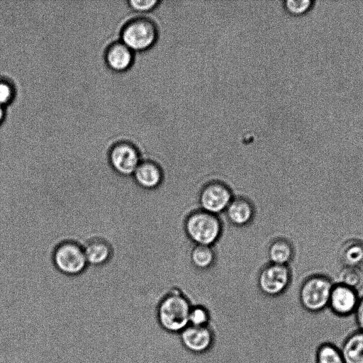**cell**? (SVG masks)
<instances>
[{"mask_svg":"<svg viewBox=\"0 0 363 363\" xmlns=\"http://www.w3.org/2000/svg\"><path fill=\"white\" fill-rule=\"evenodd\" d=\"M191 308L182 288L172 286L163 291L157 306L160 325L167 330L181 332L189 324Z\"/></svg>","mask_w":363,"mask_h":363,"instance_id":"obj_1","label":"cell"},{"mask_svg":"<svg viewBox=\"0 0 363 363\" xmlns=\"http://www.w3.org/2000/svg\"><path fill=\"white\" fill-rule=\"evenodd\" d=\"M184 229L194 245L213 246L222 235L223 223L218 216L199 208L186 216Z\"/></svg>","mask_w":363,"mask_h":363,"instance_id":"obj_2","label":"cell"},{"mask_svg":"<svg viewBox=\"0 0 363 363\" xmlns=\"http://www.w3.org/2000/svg\"><path fill=\"white\" fill-rule=\"evenodd\" d=\"M155 22L147 17L130 19L123 27L121 41L133 52L145 51L152 48L158 38Z\"/></svg>","mask_w":363,"mask_h":363,"instance_id":"obj_3","label":"cell"},{"mask_svg":"<svg viewBox=\"0 0 363 363\" xmlns=\"http://www.w3.org/2000/svg\"><path fill=\"white\" fill-rule=\"evenodd\" d=\"M334 284L330 279L322 274H314L306 278L298 288V297L303 307L316 312L328 306Z\"/></svg>","mask_w":363,"mask_h":363,"instance_id":"obj_4","label":"cell"},{"mask_svg":"<svg viewBox=\"0 0 363 363\" xmlns=\"http://www.w3.org/2000/svg\"><path fill=\"white\" fill-rule=\"evenodd\" d=\"M143 159L139 147L128 140L113 143L108 152L110 167L115 173L123 177H132Z\"/></svg>","mask_w":363,"mask_h":363,"instance_id":"obj_5","label":"cell"},{"mask_svg":"<svg viewBox=\"0 0 363 363\" xmlns=\"http://www.w3.org/2000/svg\"><path fill=\"white\" fill-rule=\"evenodd\" d=\"M52 262L59 272L72 277L81 274L88 267L83 246L72 241L62 242L55 249Z\"/></svg>","mask_w":363,"mask_h":363,"instance_id":"obj_6","label":"cell"},{"mask_svg":"<svg viewBox=\"0 0 363 363\" xmlns=\"http://www.w3.org/2000/svg\"><path fill=\"white\" fill-rule=\"evenodd\" d=\"M291 273L288 266L269 263L259 271L257 287L264 295L276 297L290 287Z\"/></svg>","mask_w":363,"mask_h":363,"instance_id":"obj_7","label":"cell"},{"mask_svg":"<svg viewBox=\"0 0 363 363\" xmlns=\"http://www.w3.org/2000/svg\"><path fill=\"white\" fill-rule=\"evenodd\" d=\"M233 197V191L227 184L213 180L201 189L199 203L201 209L218 216L225 212Z\"/></svg>","mask_w":363,"mask_h":363,"instance_id":"obj_8","label":"cell"},{"mask_svg":"<svg viewBox=\"0 0 363 363\" xmlns=\"http://www.w3.org/2000/svg\"><path fill=\"white\" fill-rule=\"evenodd\" d=\"M132 178L141 189L151 191L158 189L164 180L161 165L152 159L143 158L134 172Z\"/></svg>","mask_w":363,"mask_h":363,"instance_id":"obj_9","label":"cell"},{"mask_svg":"<svg viewBox=\"0 0 363 363\" xmlns=\"http://www.w3.org/2000/svg\"><path fill=\"white\" fill-rule=\"evenodd\" d=\"M359 300V294L354 289L336 284L332 289L328 306L337 315H347L354 313Z\"/></svg>","mask_w":363,"mask_h":363,"instance_id":"obj_10","label":"cell"},{"mask_svg":"<svg viewBox=\"0 0 363 363\" xmlns=\"http://www.w3.org/2000/svg\"><path fill=\"white\" fill-rule=\"evenodd\" d=\"M224 213L230 223L236 227H244L252 221L255 209L250 199L234 196Z\"/></svg>","mask_w":363,"mask_h":363,"instance_id":"obj_11","label":"cell"},{"mask_svg":"<svg viewBox=\"0 0 363 363\" xmlns=\"http://www.w3.org/2000/svg\"><path fill=\"white\" fill-rule=\"evenodd\" d=\"M184 345L189 350L201 353L209 348L213 336L207 326L189 325L180 332Z\"/></svg>","mask_w":363,"mask_h":363,"instance_id":"obj_12","label":"cell"},{"mask_svg":"<svg viewBox=\"0 0 363 363\" xmlns=\"http://www.w3.org/2000/svg\"><path fill=\"white\" fill-rule=\"evenodd\" d=\"M105 62L108 67L116 72L129 69L134 61V52L121 40L110 44L105 51Z\"/></svg>","mask_w":363,"mask_h":363,"instance_id":"obj_13","label":"cell"},{"mask_svg":"<svg viewBox=\"0 0 363 363\" xmlns=\"http://www.w3.org/2000/svg\"><path fill=\"white\" fill-rule=\"evenodd\" d=\"M83 247L89 267H102L106 264L112 257V248L104 240L98 238L90 240Z\"/></svg>","mask_w":363,"mask_h":363,"instance_id":"obj_14","label":"cell"},{"mask_svg":"<svg viewBox=\"0 0 363 363\" xmlns=\"http://www.w3.org/2000/svg\"><path fill=\"white\" fill-rule=\"evenodd\" d=\"M338 256L343 267L361 268L363 266V242L357 239L347 240L340 247Z\"/></svg>","mask_w":363,"mask_h":363,"instance_id":"obj_15","label":"cell"},{"mask_svg":"<svg viewBox=\"0 0 363 363\" xmlns=\"http://www.w3.org/2000/svg\"><path fill=\"white\" fill-rule=\"evenodd\" d=\"M294 250L289 240L283 238H278L269 244L267 255L269 263L288 266L292 260Z\"/></svg>","mask_w":363,"mask_h":363,"instance_id":"obj_16","label":"cell"},{"mask_svg":"<svg viewBox=\"0 0 363 363\" xmlns=\"http://www.w3.org/2000/svg\"><path fill=\"white\" fill-rule=\"evenodd\" d=\"M345 363H363V331L350 335L340 348Z\"/></svg>","mask_w":363,"mask_h":363,"instance_id":"obj_17","label":"cell"},{"mask_svg":"<svg viewBox=\"0 0 363 363\" xmlns=\"http://www.w3.org/2000/svg\"><path fill=\"white\" fill-rule=\"evenodd\" d=\"M216 255L213 246L194 245L190 253L191 264L199 270H207L213 266Z\"/></svg>","mask_w":363,"mask_h":363,"instance_id":"obj_18","label":"cell"},{"mask_svg":"<svg viewBox=\"0 0 363 363\" xmlns=\"http://www.w3.org/2000/svg\"><path fill=\"white\" fill-rule=\"evenodd\" d=\"M338 283L354 289L361 296L363 287V273L360 268L343 267L338 274Z\"/></svg>","mask_w":363,"mask_h":363,"instance_id":"obj_19","label":"cell"},{"mask_svg":"<svg viewBox=\"0 0 363 363\" xmlns=\"http://www.w3.org/2000/svg\"><path fill=\"white\" fill-rule=\"evenodd\" d=\"M316 359L317 363H345L340 350L330 344L319 347Z\"/></svg>","mask_w":363,"mask_h":363,"instance_id":"obj_20","label":"cell"},{"mask_svg":"<svg viewBox=\"0 0 363 363\" xmlns=\"http://www.w3.org/2000/svg\"><path fill=\"white\" fill-rule=\"evenodd\" d=\"M208 313L205 308L199 305L191 306L189 325L206 326L208 323Z\"/></svg>","mask_w":363,"mask_h":363,"instance_id":"obj_21","label":"cell"},{"mask_svg":"<svg viewBox=\"0 0 363 363\" xmlns=\"http://www.w3.org/2000/svg\"><path fill=\"white\" fill-rule=\"evenodd\" d=\"M313 4L312 0H286L284 7L289 13L301 15L308 11Z\"/></svg>","mask_w":363,"mask_h":363,"instance_id":"obj_22","label":"cell"},{"mask_svg":"<svg viewBox=\"0 0 363 363\" xmlns=\"http://www.w3.org/2000/svg\"><path fill=\"white\" fill-rule=\"evenodd\" d=\"M15 92L14 86L9 81L0 79V106L4 108L12 102Z\"/></svg>","mask_w":363,"mask_h":363,"instance_id":"obj_23","label":"cell"},{"mask_svg":"<svg viewBox=\"0 0 363 363\" xmlns=\"http://www.w3.org/2000/svg\"><path fill=\"white\" fill-rule=\"evenodd\" d=\"M128 6L136 12L145 13L154 10L160 4L158 0H130Z\"/></svg>","mask_w":363,"mask_h":363,"instance_id":"obj_24","label":"cell"},{"mask_svg":"<svg viewBox=\"0 0 363 363\" xmlns=\"http://www.w3.org/2000/svg\"><path fill=\"white\" fill-rule=\"evenodd\" d=\"M354 313L359 330L363 331V296L359 298Z\"/></svg>","mask_w":363,"mask_h":363,"instance_id":"obj_25","label":"cell"},{"mask_svg":"<svg viewBox=\"0 0 363 363\" xmlns=\"http://www.w3.org/2000/svg\"><path fill=\"white\" fill-rule=\"evenodd\" d=\"M5 117V111L4 108L0 106V124L2 123L4 118Z\"/></svg>","mask_w":363,"mask_h":363,"instance_id":"obj_26","label":"cell"}]
</instances>
